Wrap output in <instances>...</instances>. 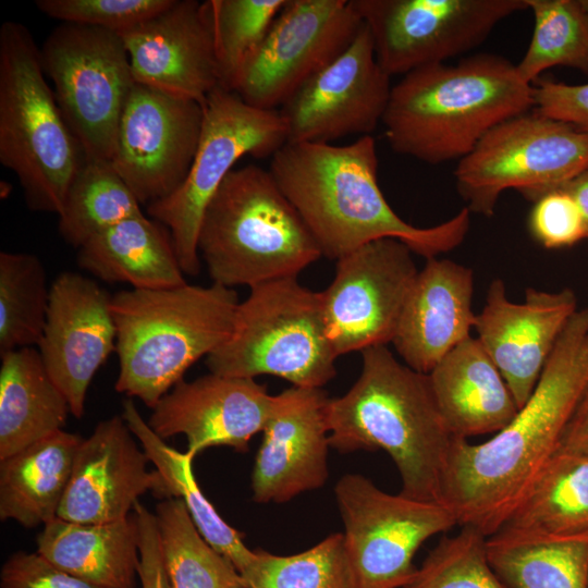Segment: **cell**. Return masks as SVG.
<instances>
[{
  "instance_id": "cell-1",
  "label": "cell",
  "mask_w": 588,
  "mask_h": 588,
  "mask_svg": "<svg viewBox=\"0 0 588 588\" xmlns=\"http://www.w3.org/2000/svg\"><path fill=\"white\" fill-rule=\"evenodd\" d=\"M588 384V308L577 309L513 420L483 443L455 438L441 503L457 525L487 538L498 532L556 453L564 427Z\"/></svg>"
},
{
  "instance_id": "cell-2",
  "label": "cell",
  "mask_w": 588,
  "mask_h": 588,
  "mask_svg": "<svg viewBox=\"0 0 588 588\" xmlns=\"http://www.w3.org/2000/svg\"><path fill=\"white\" fill-rule=\"evenodd\" d=\"M269 171L329 259L338 260L385 237L397 238L413 253L430 259L457 247L469 231L466 207L429 228L404 221L378 184L371 135L347 145L287 142L271 157Z\"/></svg>"
},
{
  "instance_id": "cell-3",
  "label": "cell",
  "mask_w": 588,
  "mask_h": 588,
  "mask_svg": "<svg viewBox=\"0 0 588 588\" xmlns=\"http://www.w3.org/2000/svg\"><path fill=\"white\" fill-rule=\"evenodd\" d=\"M362 372L343 395L329 399V444L347 453L383 450L394 462L403 495L441 503L456 438L434 400L429 377L400 363L387 345L362 351Z\"/></svg>"
},
{
  "instance_id": "cell-4",
  "label": "cell",
  "mask_w": 588,
  "mask_h": 588,
  "mask_svg": "<svg viewBox=\"0 0 588 588\" xmlns=\"http://www.w3.org/2000/svg\"><path fill=\"white\" fill-rule=\"evenodd\" d=\"M534 108V86L507 59L478 53L414 70L391 88L390 147L429 164L463 159L495 126Z\"/></svg>"
},
{
  "instance_id": "cell-5",
  "label": "cell",
  "mask_w": 588,
  "mask_h": 588,
  "mask_svg": "<svg viewBox=\"0 0 588 588\" xmlns=\"http://www.w3.org/2000/svg\"><path fill=\"white\" fill-rule=\"evenodd\" d=\"M238 303L233 289L217 283L117 292L115 390L154 408L193 364L226 341Z\"/></svg>"
},
{
  "instance_id": "cell-6",
  "label": "cell",
  "mask_w": 588,
  "mask_h": 588,
  "mask_svg": "<svg viewBox=\"0 0 588 588\" xmlns=\"http://www.w3.org/2000/svg\"><path fill=\"white\" fill-rule=\"evenodd\" d=\"M199 256L212 283L250 287L297 277L322 254L269 170L233 169L209 201L199 229Z\"/></svg>"
},
{
  "instance_id": "cell-7",
  "label": "cell",
  "mask_w": 588,
  "mask_h": 588,
  "mask_svg": "<svg viewBox=\"0 0 588 588\" xmlns=\"http://www.w3.org/2000/svg\"><path fill=\"white\" fill-rule=\"evenodd\" d=\"M85 156L47 83L30 30L0 27V162L19 179L27 206L61 212Z\"/></svg>"
},
{
  "instance_id": "cell-8",
  "label": "cell",
  "mask_w": 588,
  "mask_h": 588,
  "mask_svg": "<svg viewBox=\"0 0 588 588\" xmlns=\"http://www.w3.org/2000/svg\"><path fill=\"white\" fill-rule=\"evenodd\" d=\"M322 292L297 277L250 287L240 302L230 336L206 358L210 372L253 378L271 375L294 387L321 388L336 373Z\"/></svg>"
},
{
  "instance_id": "cell-9",
  "label": "cell",
  "mask_w": 588,
  "mask_h": 588,
  "mask_svg": "<svg viewBox=\"0 0 588 588\" xmlns=\"http://www.w3.org/2000/svg\"><path fill=\"white\" fill-rule=\"evenodd\" d=\"M289 142L280 110L246 103L235 91L217 86L204 103L196 155L182 185L147 206V213L171 233L184 274L200 271L198 236L204 212L233 166L243 156H273Z\"/></svg>"
},
{
  "instance_id": "cell-10",
  "label": "cell",
  "mask_w": 588,
  "mask_h": 588,
  "mask_svg": "<svg viewBox=\"0 0 588 588\" xmlns=\"http://www.w3.org/2000/svg\"><path fill=\"white\" fill-rule=\"evenodd\" d=\"M587 167L588 132L534 111L492 128L458 160L454 177L470 213L490 217L502 192L535 201Z\"/></svg>"
},
{
  "instance_id": "cell-11",
  "label": "cell",
  "mask_w": 588,
  "mask_h": 588,
  "mask_svg": "<svg viewBox=\"0 0 588 588\" xmlns=\"http://www.w3.org/2000/svg\"><path fill=\"white\" fill-rule=\"evenodd\" d=\"M40 59L85 159L111 161L120 120L135 85L120 34L65 23L47 37Z\"/></svg>"
},
{
  "instance_id": "cell-12",
  "label": "cell",
  "mask_w": 588,
  "mask_h": 588,
  "mask_svg": "<svg viewBox=\"0 0 588 588\" xmlns=\"http://www.w3.org/2000/svg\"><path fill=\"white\" fill-rule=\"evenodd\" d=\"M334 494L356 588H403L420 546L457 525L444 504L387 493L358 474L341 477Z\"/></svg>"
},
{
  "instance_id": "cell-13",
  "label": "cell",
  "mask_w": 588,
  "mask_h": 588,
  "mask_svg": "<svg viewBox=\"0 0 588 588\" xmlns=\"http://www.w3.org/2000/svg\"><path fill=\"white\" fill-rule=\"evenodd\" d=\"M372 38L377 61L389 75L469 52L526 0H352Z\"/></svg>"
},
{
  "instance_id": "cell-14",
  "label": "cell",
  "mask_w": 588,
  "mask_h": 588,
  "mask_svg": "<svg viewBox=\"0 0 588 588\" xmlns=\"http://www.w3.org/2000/svg\"><path fill=\"white\" fill-rule=\"evenodd\" d=\"M363 25L352 0H287L232 90L250 106L275 110L338 58Z\"/></svg>"
},
{
  "instance_id": "cell-15",
  "label": "cell",
  "mask_w": 588,
  "mask_h": 588,
  "mask_svg": "<svg viewBox=\"0 0 588 588\" xmlns=\"http://www.w3.org/2000/svg\"><path fill=\"white\" fill-rule=\"evenodd\" d=\"M412 253L400 240L385 237L336 260L322 292L326 331L336 356L392 342L418 273Z\"/></svg>"
},
{
  "instance_id": "cell-16",
  "label": "cell",
  "mask_w": 588,
  "mask_h": 588,
  "mask_svg": "<svg viewBox=\"0 0 588 588\" xmlns=\"http://www.w3.org/2000/svg\"><path fill=\"white\" fill-rule=\"evenodd\" d=\"M204 121L198 101L135 82L111 159L139 204L173 194L185 181Z\"/></svg>"
},
{
  "instance_id": "cell-17",
  "label": "cell",
  "mask_w": 588,
  "mask_h": 588,
  "mask_svg": "<svg viewBox=\"0 0 588 588\" xmlns=\"http://www.w3.org/2000/svg\"><path fill=\"white\" fill-rule=\"evenodd\" d=\"M390 77L379 65L364 23L351 45L280 109L290 143H328L370 135L382 121Z\"/></svg>"
},
{
  "instance_id": "cell-18",
  "label": "cell",
  "mask_w": 588,
  "mask_h": 588,
  "mask_svg": "<svg viewBox=\"0 0 588 588\" xmlns=\"http://www.w3.org/2000/svg\"><path fill=\"white\" fill-rule=\"evenodd\" d=\"M111 297L94 280L71 271L59 274L50 286L46 323L37 346L76 418L84 415L94 376L115 350Z\"/></svg>"
},
{
  "instance_id": "cell-19",
  "label": "cell",
  "mask_w": 588,
  "mask_h": 588,
  "mask_svg": "<svg viewBox=\"0 0 588 588\" xmlns=\"http://www.w3.org/2000/svg\"><path fill=\"white\" fill-rule=\"evenodd\" d=\"M122 415L100 421L83 439L58 517L82 524H103L126 518L146 492L171 498L158 470Z\"/></svg>"
},
{
  "instance_id": "cell-20",
  "label": "cell",
  "mask_w": 588,
  "mask_h": 588,
  "mask_svg": "<svg viewBox=\"0 0 588 588\" xmlns=\"http://www.w3.org/2000/svg\"><path fill=\"white\" fill-rule=\"evenodd\" d=\"M274 395L253 378L208 373L181 380L152 408L149 427L163 440L184 434L186 453L195 457L211 446L245 453L250 439L262 432Z\"/></svg>"
},
{
  "instance_id": "cell-21",
  "label": "cell",
  "mask_w": 588,
  "mask_h": 588,
  "mask_svg": "<svg viewBox=\"0 0 588 588\" xmlns=\"http://www.w3.org/2000/svg\"><path fill=\"white\" fill-rule=\"evenodd\" d=\"M577 310L569 289L526 291L523 303L507 298L505 284L491 282L486 304L476 315L477 339L505 379L518 409L531 395L571 317Z\"/></svg>"
},
{
  "instance_id": "cell-22",
  "label": "cell",
  "mask_w": 588,
  "mask_h": 588,
  "mask_svg": "<svg viewBox=\"0 0 588 588\" xmlns=\"http://www.w3.org/2000/svg\"><path fill=\"white\" fill-rule=\"evenodd\" d=\"M328 402L321 388L293 385L274 395L252 475L256 502H287L324 485L329 476Z\"/></svg>"
},
{
  "instance_id": "cell-23",
  "label": "cell",
  "mask_w": 588,
  "mask_h": 588,
  "mask_svg": "<svg viewBox=\"0 0 588 588\" xmlns=\"http://www.w3.org/2000/svg\"><path fill=\"white\" fill-rule=\"evenodd\" d=\"M120 36L136 83L194 99L203 106L220 86L203 2L173 0L170 7Z\"/></svg>"
},
{
  "instance_id": "cell-24",
  "label": "cell",
  "mask_w": 588,
  "mask_h": 588,
  "mask_svg": "<svg viewBox=\"0 0 588 588\" xmlns=\"http://www.w3.org/2000/svg\"><path fill=\"white\" fill-rule=\"evenodd\" d=\"M473 290L470 268L449 259H427L408 292L392 340L405 365L428 375L471 336Z\"/></svg>"
},
{
  "instance_id": "cell-25",
  "label": "cell",
  "mask_w": 588,
  "mask_h": 588,
  "mask_svg": "<svg viewBox=\"0 0 588 588\" xmlns=\"http://www.w3.org/2000/svg\"><path fill=\"white\" fill-rule=\"evenodd\" d=\"M428 377L441 415L457 438L497 433L518 412L505 379L477 338L454 347Z\"/></svg>"
},
{
  "instance_id": "cell-26",
  "label": "cell",
  "mask_w": 588,
  "mask_h": 588,
  "mask_svg": "<svg viewBox=\"0 0 588 588\" xmlns=\"http://www.w3.org/2000/svg\"><path fill=\"white\" fill-rule=\"evenodd\" d=\"M40 555L64 572L102 588H134L139 566V527L126 518L82 524L56 517L37 537Z\"/></svg>"
},
{
  "instance_id": "cell-27",
  "label": "cell",
  "mask_w": 588,
  "mask_h": 588,
  "mask_svg": "<svg viewBox=\"0 0 588 588\" xmlns=\"http://www.w3.org/2000/svg\"><path fill=\"white\" fill-rule=\"evenodd\" d=\"M81 268L106 282L136 290H162L186 284L170 231L140 215L124 220L78 248Z\"/></svg>"
},
{
  "instance_id": "cell-28",
  "label": "cell",
  "mask_w": 588,
  "mask_h": 588,
  "mask_svg": "<svg viewBox=\"0 0 588 588\" xmlns=\"http://www.w3.org/2000/svg\"><path fill=\"white\" fill-rule=\"evenodd\" d=\"M82 440L61 429L0 460V518L34 528L58 517Z\"/></svg>"
},
{
  "instance_id": "cell-29",
  "label": "cell",
  "mask_w": 588,
  "mask_h": 588,
  "mask_svg": "<svg viewBox=\"0 0 588 588\" xmlns=\"http://www.w3.org/2000/svg\"><path fill=\"white\" fill-rule=\"evenodd\" d=\"M70 404L49 376L39 351L1 355L0 460L63 428Z\"/></svg>"
},
{
  "instance_id": "cell-30",
  "label": "cell",
  "mask_w": 588,
  "mask_h": 588,
  "mask_svg": "<svg viewBox=\"0 0 588 588\" xmlns=\"http://www.w3.org/2000/svg\"><path fill=\"white\" fill-rule=\"evenodd\" d=\"M499 531L527 537L588 536V456L556 452Z\"/></svg>"
},
{
  "instance_id": "cell-31",
  "label": "cell",
  "mask_w": 588,
  "mask_h": 588,
  "mask_svg": "<svg viewBox=\"0 0 588 588\" xmlns=\"http://www.w3.org/2000/svg\"><path fill=\"white\" fill-rule=\"evenodd\" d=\"M488 561L506 588H588V536L527 537L498 531Z\"/></svg>"
},
{
  "instance_id": "cell-32",
  "label": "cell",
  "mask_w": 588,
  "mask_h": 588,
  "mask_svg": "<svg viewBox=\"0 0 588 588\" xmlns=\"http://www.w3.org/2000/svg\"><path fill=\"white\" fill-rule=\"evenodd\" d=\"M121 415L164 479L171 498L184 502L206 541L229 559L240 573L243 572L253 560L254 550L244 543L243 535L226 524L201 492L193 474L194 457L168 445L144 420L131 399L124 400Z\"/></svg>"
},
{
  "instance_id": "cell-33",
  "label": "cell",
  "mask_w": 588,
  "mask_h": 588,
  "mask_svg": "<svg viewBox=\"0 0 588 588\" xmlns=\"http://www.w3.org/2000/svg\"><path fill=\"white\" fill-rule=\"evenodd\" d=\"M155 515L163 565L171 588L245 586L232 562L200 535L181 499L161 500Z\"/></svg>"
},
{
  "instance_id": "cell-34",
  "label": "cell",
  "mask_w": 588,
  "mask_h": 588,
  "mask_svg": "<svg viewBox=\"0 0 588 588\" xmlns=\"http://www.w3.org/2000/svg\"><path fill=\"white\" fill-rule=\"evenodd\" d=\"M140 215L139 201L112 163L85 159L58 215L59 233L79 248L96 234Z\"/></svg>"
},
{
  "instance_id": "cell-35",
  "label": "cell",
  "mask_w": 588,
  "mask_h": 588,
  "mask_svg": "<svg viewBox=\"0 0 588 588\" xmlns=\"http://www.w3.org/2000/svg\"><path fill=\"white\" fill-rule=\"evenodd\" d=\"M50 286L41 260L28 253H0V356L38 345Z\"/></svg>"
},
{
  "instance_id": "cell-36",
  "label": "cell",
  "mask_w": 588,
  "mask_h": 588,
  "mask_svg": "<svg viewBox=\"0 0 588 588\" xmlns=\"http://www.w3.org/2000/svg\"><path fill=\"white\" fill-rule=\"evenodd\" d=\"M535 26L530 44L516 70L532 85L553 66L588 74V15L580 0H526Z\"/></svg>"
},
{
  "instance_id": "cell-37",
  "label": "cell",
  "mask_w": 588,
  "mask_h": 588,
  "mask_svg": "<svg viewBox=\"0 0 588 588\" xmlns=\"http://www.w3.org/2000/svg\"><path fill=\"white\" fill-rule=\"evenodd\" d=\"M240 574L247 588H356L341 532L292 555L256 549Z\"/></svg>"
},
{
  "instance_id": "cell-38",
  "label": "cell",
  "mask_w": 588,
  "mask_h": 588,
  "mask_svg": "<svg viewBox=\"0 0 588 588\" xmlns=\"http://www.w3.org/2000/svg\"><path fill=\"white\" fill-rule=\"evenodd\" d=\"M287 0L203 2L218 64L220 86L232 90L244 64L259 47Z\"/></svg>"
},
{
  "instance_id": "cell-39",
  "label": "cell",
  "mask_w": 588,
  "mask_h": 588,
  "mask_svg": "<svg viewBox=\"0 0 588 588\" xmlns=\"http://www.w3.org/2000/svg\"><path fill=\"white\" fill-rule=\"evenodd\" d=\"M486 540L477 529L463 526L430 551L403 588H506L488 561Z\"/></svg>"
},
{
  "instance_id": "cell-40",
  "label": "cell",
  "mask_w": 588,
  "mask_h": 588,
  "mask_svg": "<svg viewBox=\"0 0 588 588\" xmlns=\"http://www.w3.org/2000/svg\"><path fill=\"white\" fill-rule=\"evenodd\" d=\"M173 0H37L44 14L64 21L103 28L118 34L157 15Z\"/></svg>"
},
{
  "instance_id": "cell-41",
  "label": "cell",
  "mask_w": 588,
  "mask_h": 588,
  "mask_svg": "<svg viewBox=\"0 0 588 588\" xmlns=\"http://www.w3.org/2000/svg\"><path fill=\"white\" fill-rule=\"evenodd\" d=\"M529 228L536 240L547 248L573 246L586 238L588 233V224L579 207L559 188L535 200Z\"/></svg>"
},
{
  "instance_id": "cell-42",
  "label": "cell",
  "mask_w": 588,
  "mask_h": 588,
  "mask_svg": "<svg viewBox=\"0 0 588 588\" xmlns=\"http://www.w3.org/2000/svg\"><path fill=\"white\" fill-rule=\"evenodd\" d=\"M0 588H102L57 567L38 552L19 551L2 565Z\"/></svg>"
},
{
  "instance_id": "cell-43",
  "label": "cell",
  "mask_w": 588,
  "mask_h": 588,
  "mask_svg": "<svg viewBox=\"0 0 588 588\" xmlns=\"http://www.w3.org/2000/svg\"><path fill=\"white\" fill-rule=\"evenodd\" d=\"M532 86L535 112L588 132V83L546 79Z\"/></svg>"
},
{
  "instance_id": "cell-44",
  "label": "cell",
  "mask_w": 588,
  "mask_h": 588,
  "mask_svg": "<svg viewBox=\"0 0 588 588\" xmlns=\"http://www.w3.org/2000/svg\"><path fill=\"white\" fill-rule=\"evenodd\" d=\"M133 512L139 527L138 578L142 588H171L160 550L159 534L155 513L139 501Z\"/></svg>"
},
{
  "instance_id": "cell-45",
  "label": "cell",
  "mask_w": 588,
  "mask_h": 588,
  "mask_svg": "<svg viewBox=\"0 0 588 588\" xmlns=\"http://www.w3.org/2000/svg\"><path fill=\"white\" fill-rule=\"evenodd\" d=\"M556 452L588 456V384L564 427Z\"/></svg>"
},
{
  "instance_id": "cell-46",
  "label": "cell",
  "mask_w": 588,
  "mask_h": 588,
  "mask_svg": "<svg viewBox=\"0 0 588 588\" xmlns=\"http://www.w3.org/2000/svg\"><path fill=\"white\" fill-rule=\"evenodd\" d=\"M558 188L575 200L588 224V167Z\"/></svg>"
},
{
  "instance_id": "cell-47",
  "label": "cell",
  "mask_w": 588,
  "mask_h": 588,
  "mask_svg": "<svg viewBox=\"0 0 588 588\" xmlns=\"http://www.w3.org/2000/svg\"><path fill=\"white\" fill-rule=\"evenodd\" d=\"M580 3L588 15V0H580Z\"/></svg>"
},
{
  "instance_id": "cell-48",
  "label": "cell",
  "mask_w": 588,
  "mask_h": 588,
  "mask_svg": "<svg viewBox=\"0 0 588 588\" xmlns=\"http://www.w3.org/2000/svg\"><path fill=\"white\" fill-rule=\"evenodd\" d=\"M586 240H588V233H587V237H586Z\"/></svg>"
},
{
  "instance_id": "cell-49",
  "label": "cell",
  "mask_w": 588,
  "mask_h": 588,
  "mask_svg": "<svg viewBox=\"0 0 588 588\" xmlns=\"http://www.w3.org/2000/svg\"><path fill=\"white\" fill-rule=\"evenodd\" d=\"M242 588H247L246 586H243Z\"/></svg>"
}]
</instances>
